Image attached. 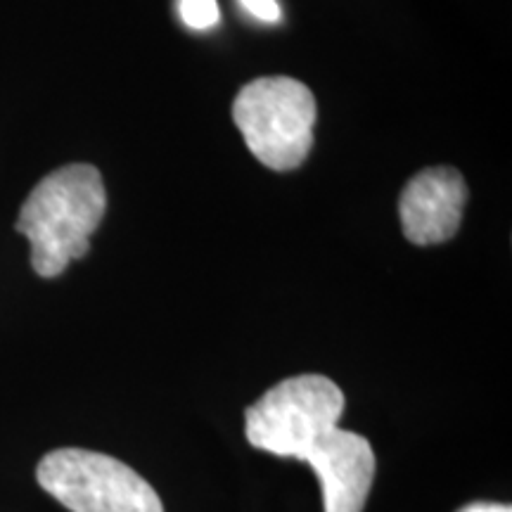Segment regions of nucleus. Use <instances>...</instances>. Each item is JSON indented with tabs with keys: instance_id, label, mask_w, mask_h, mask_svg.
<instances>
[{
	"instance_id": "obj_1",
	"label": "nucleus",
	"mask_w": 512,
	"mask_h": 512,
	"mask_svg": "<svg viewBox=\"0 0 512 512\" xmlns=\"http://www.w3.org/2000/svg\"><path fill=\"white\" fill-rule=\"evenodd\" d=\"M107 211V190L91 164H67L29 192L17 216V233L31 245V266L55 278L91 249V235Z\"/></svg>"
},
{
	"instance_id": "obj_5",
	"label": "nucleus",
	"mask_w": 512,
	"mask_h": 512,
	"mask_svg": "<svg viewBox=\"0 0 512 512\" xmlns=\"http://www.w3.org/2000/svg\"><path fill=\"white\" fill-rule=\"evenodd\" d=\"M302 460L323 486L325 512H363L375 479V453L366 437L335 427Z\"/></svg>"
},
{
	"instance_id": "obj_2",
	"label": "nucleus",
	"mask_w": 512,
	"mask_h": 512,
	"mask_svg": "<svg viewBox=\"0 0 512 512\" xmlns=\"http://www.w3.org/2000/svg\"><path fill=\"white\" fill-rule=\"evenodd\" d=\"M316 117L311 88L290 76L249 81L233 102L235 126L249 152L273 171H292L306 162Z\"/></svg>"
},
{
	"instance_id": "obj_4",
	"label": "nucleus",
	"mask_w": 512,
	"mask_h": 512,
	"mask_svg": "<svg viewBox=\"0 0 512 512\" xmlns=\"http://www.w3.org/2000/svg\"><path fill=\"white\" fill-rule=\"evenodd\" d=\"M36 479L72 512H164L150 482L107 453L57 448L38 463Z\"/></svg>"
},
{
	"instance_id": "obj_8",
	"label": "nucleus",
	"mask_w": 512,
	"mask_h": 512,
	"mask_svg": "<svg viewBox=\"0 0 512 512\" xmlns=\"http://www.w3.org/2000/svg\"><path fill=\"white\" fill-rule=\"evenodd\" d=\"M240 8L264 24H278L283 19L278 0H238Z\"/></svg>"
},
{
	"instance_id": "obj_9",
	"label": "nucleus",
	"mask_w": 512,
	"mask_h": 512,
	"mask_svg": "<svg viewBox=\"0 0 512 512\" xmlns=\"http://www.w3.org/2000/svg\"><path fill=\"white\" fill-rule=\"evenodd\" d=\"M458 512H512V508L503 503H472V505H465V508Z\"/></svg>"
},
{
	"instance_id": "obj_6",
	"label": "nucleus",
	"mask_w": 512,
	"mask_h": 512,
	"mask_svg": "<svg viewBox=\"0 0 512 512\" xmlns=\"http://www.w3.org/2000/svg\"><path fill=\"white\" fill-rule=\"evenodd\" d=\"M467 202L463 176L451 166H432L406 183L399 200L401 228L418 247L441 245L458 233Z\"/></svg>"
},
{
	"instance_id": "obj_3",
	"label": "nucleus",
	"mask_w": 512,
	"mask_h": 512,
	"mask_svg": "<svg viewBox=\"0 0 512 512\" xmlns=\"http://www.w3.org/2000/svg\"><path fill=\"white\" fill-rule=\"evenodd\" d=\"M344 413V394L330 377H287L245 413V434L254 448L278 458L302 460Z\"/></svg>"
},
{
	"instance_id": "obj_7",
	"label": "nucleus",
	"mask_w": 512,
	"mask_h": 512,
	"mask_svg": "<svg viewBox=\"0 0 512 512\" xmlns=\"http://www.w3.org/2000/svg\"><path fill=\"white\" fill-rule=\"evenodd\" d=\"M178 17L192 31H209L221 24L216 0H178Z\"/></svg>"
}]
</instances>
